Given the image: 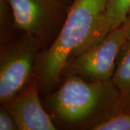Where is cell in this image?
Here are the masks:
<instances>
[{
	"label": "cell",
	"mask_w": 130,
	"mask_h": 130,
	"mask_svg": "<svg viewBox=\"0 0 130 130\" xmlns=\"http://www.w3.org/2000/svg\"><path fill=\"white\" fill-rule=\"evenodd\" d=\"M13 116L18 130H56L57 126L40 98L35 75L27 85L3 105Z\"/></svg>",
	"instance_id": "8992f818"
},
{
	"label": "cell",
	"mask_w": 130,
	"mask_h": 130,
	"mask_svg": "<svg viewBox=\"0 0 130 130\" xmlns=\"http://www.w3.org/2000/svg\"><path fill=\"white\" fill-rule=\"evenodd\" d=\"M41 43L23 32L1 42L0 103L3 105L24 88L34 76Z\"/></svg>",
	"instance_id": "277c9868"
},
{
	"label": "cell",
	"mask_w": 130,
	"mask_h": 130,
	"mask_svg": "<svg viewBox=\"0 0 130 130\" xmlns=\"http://www.w3.org/2000/svg\"><path fill=\"white\" fill-rule=\"evenodd\" d=\"M93 130H130V111H120Z\"/></svg>",
	"instance_id": "9c48e42d"
},
{
	"label": "cell",
	"mask_w": 130,
	"mask_h": 130,
	"mask_svg": "<svg viewBox=\"0 0 130 130\" xmlns=\"http://www.w3.org/2000/svg\"><path fill=\"white\" fill-rule=\"evenodd\" d=\"M0 130H18L13 116L3 106L0 108Z\"/></svg>",
	"instance_id": "30bf717a"
},
{
	"label": "cell",
	"mask_w": 130,
	"mask_h": 130,
	"mask_svg": "<svg viewBox=\"0 0 130 130\" xmlns=\"http://www.w3.org/2000/svg\"><path fill=\"white\" fill-rule=\"evenodd\" d=\"M119 93V107L120 111H130V41L122 46L116 60L112 77Z\"/></svg>",
	"instance_id": "52a82bcc"
},
{
	"label": "cell",
	"mask_w": 130,
	"mask_h": 130,
	"mask_svg": "<svg viewBox=\"0 0 130 130\" xmlns=\"http://www.w3.org/2000/svg\"><path fill=\"white\" fill-rule=\"evenodd\" d=\"M119 100L112 79L89 82L70 76L44 95L42 103L60 129L93 130L120 111Z\"/></svg>",
	"instance_id": "7a4b0ae2"
},
{
	"label": "cell",
	"mask_w": 130,
	"mask_h": 130,
	"mask_svg": "<svg viewBox=\"0 0 130 130\" xmlns=\"http://www.w3.org/2000/svg\"><path fill=\"white\" fill-rule=\"evenodd\" d=\"M107 0H74L59 36L38 56L34 75L40 95L60 84L64 67L75 57L102 41L111 30Z\"/></svg>",
	"instance_id": "6da1fadb"
},
{
	"label": "cell",
	"mask_w": 130,
	"mask_h": 130,
	"mask_svg": "<svg viewBox=\"0 0 130 130\" xmlns=\"http://www.w3.org/2000/svg\"><path fill=\"white\" fill-rule=\"evenodd\" d=\"M123 25L125 27L126 34H127V38H128V40L130 41V9L126 14V17L125 20H124Z\"/></svg>",
	"instance_id": "8fae6325"
},
{
	"label": "cell",
	"mask_w": 130,
	"mask_h": 130,
	"mask_svg": "<svg viewBox=\"0 0 130 130\" xmlns=\"http://www.w3.org/2000/svg\"><path fill=\"white\" fill-rule=\"evenodd\" d=\"M15 29L36 38L42 51L48 48L59 36L70 6L62 0H6Z\"/></svg>",
	"instance_id": "3957f363"
},
{
	"label": "cell",
	"mask_w": 130,
	"mask_h": 130,
	"mask_svg": "<svg viewBox=\"0 0 130 130\" xmlns=\"http://www.w3.org/2000/svg\"><path fill=\"white\" fill-rule=\"evenodd\" d=\"M106 8L113 30L124 24L130 9V0H107Z\"/></svg>",
	"instance_id": "ba28073f"
},
{
	"label": "cell",
	"mask_w": 130,
	"mask_h": 130,
	"mask_svg": "<svg viewBox=\"0 0 130 130\" xmlns=\"http://www.w3.org/2000/svg\"><path fill=\"white\" fill-rule=\"evenodd\" d=\"M62 1H63L64 2H65L67 5H68L69 6H70V5L73 3V2H74V0H62Z\"/></svg>",
	"instance_id": "7c38bea8"
},
{
	"label": "cell",
	"mask_w": 130,
	"mask_h": 130,
	"mask_svg": "<svg viewBox=\"0 0 130 130\" xmlns=\"http://www.w3.org/2000/svg\"><path fill=\"white\" fill-rule=\"evenodd\" d=\"M127 40L124 25L111 30L101 41L75 57L65 67L60 83L70 76H77L89 82L111 80L119 53Z\"/></svg>",
	"instance_id": "5b68a950"
}]
</instances>
